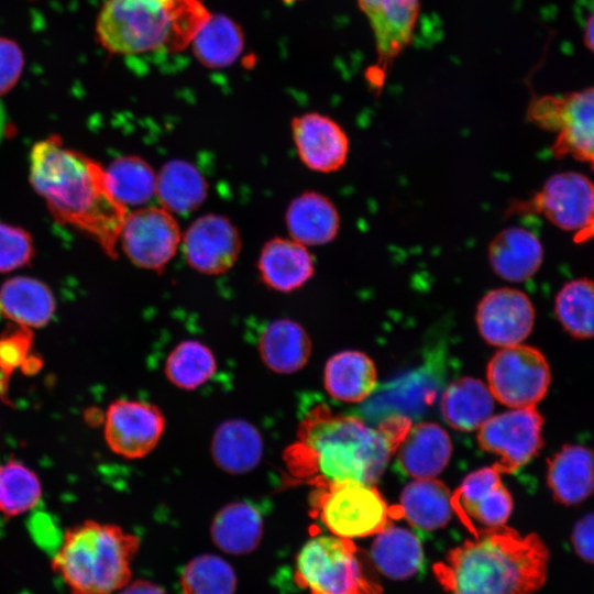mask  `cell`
I'll use <instances>...</instances> for the list:
<instances>
[{
	"mask_svg": "<svg viewBox=\"0 0 594 594\" xmlns=\"http://www.w3.org/2000/svg\"><path fill=\"white\" fill-rule=\"evenodd\" d=\"M410 426L406 416L393 415L373 427L317 404L301 418L284 462L295 483L314 487L345 481L374 485Z\"/></svg>",
	"mask_w": 594,
	"mask_h": 594,
	"instance_id": "cell-1",
	"label": "cell"
},
{
	"mask_svg": "<svg viewBox=\"0 0 594 594\" xmlns=\"http://www.w3.org/2000/svg\"><path fill=\"white\" fill-rule=\"evenodd\" d=\"M30 179L56 220L85 232L117 257L128 208L114 197L98 162L52 135L33 146Z\"/></svg>",
	"mask_w": 594,
	"mask_h": 594,
	"instance_id": "cell-2",
	"label": "cell"
},
{
	"mask_svg": "<svg viewBox=\"0 0 594 594\" xmlns=\"http://www.w3.org/2000/svg\"><path fill=\"white\" fill-rule=\"evenodd\" d=\"M473 535L435 565L447 594H534L544 584L549 551L540 537L505 525Z\"/></svg>",
	"mask_w": 594,
	"mask_h": 594,
	"instance_id": "cell-3",
	"label": "cell"
},
{
	"mask_svg": "<svg viewBox=\"0 0 594 594\" xmlns=\"http://www.w3.org/2000/svg\"><path fill=\"white\" fill-rule=\"evenodd\" d=\"M210 15L200 0H108L96 30L111 53H172L191 44Z\"/></svg>",
	"mask_w": 594,
	"mask_h": 594,
	"instance_id": "cell-4",
	"label": "cell"
},
{
	"mask_svg": "<svg viewBox=\"0 0 594 594\" xmlns=\"http://www.w3.org/2000/svg\"><path fill=\"white\" fill-rule=\"evenodd\" d=\"M139 548L121 527L86 520L65 531L52 568L72 594H112L129 584Z\"/></svg>",
	"mask_w": 594,
	"mask_h": 594,
	"instance_id": "cell-5",
	"label": "cell"
},
{
	"mask_svg": "<svg viewBox=\"0 0 594 594\" xmlns=\"http://www.w3.org/2000/svg\"><path fill=\"white\" fill-rule=\"evenodd\" d=\"M295 581L310 594H381L382 586L352 539L316 536L300 549Z\"/></svg>",
	"mask_w": 594,
	"mask_h": 594,
	"instance_id": "cell-6",
	"label": "cell"
},
{
	"mask_svg": "<svg viewBox=\"0 0 594 594\" xmlns=\"http://www.w3.org/2000/svg\"><path fill=\"white\" fill-rule=\"evenodd\" d=\"M309 503L312 516L332 535L348 539L376 535L395 516L374 485L354 481L314 487Z\"/></svg>",
	"mask_w": 594,
	"mask_h": 594,
	"instance_id": "cell-7",
	"label": "cell"
},
{
	"mask_svg": "<svg viewBox=\"0 0 594 594\" xmlns=\"http://www.w3.org/2000/svg\"><path fill=\"white\" fill-rule=\"evenodd\" d=\"M540 128L556 132L551 146L557 158L571 156L594 170V87L563 96H543L528 110Z\"/></svg>",
	"mask_w": 594,
	"mask_h": 594,
	"instance_id": "cell-8",
	"label": "cell"
},
{
	"mask_svg": "<svg viewBox=\"0 0 594 594\" xmlns=\"http://www.w3.org/2000/svg\"><path fill=\"white\" fill-rule=\"evenodd\" d=\"M486 375L493 397L510 408L535 407L546 396L551 381L544 355L520 343L498 350Z\"/></svg>",
	"mask_w": 594,
	"mask_h": 594,
	"instance_id": "cell-9",
	"label": "cell"
},
{
	"mask_svg": "<svg viewBox=\"0 0 594 594\" xmlns=\"http://www.w3.org/2000/svg\"><path fill=\"white\" fill-rule=\"evenodd\" d=\"M514 213H540L556 227L581 231L594 216V183L585 175L564 172L549 177L541 189L526 200L513 202Z\"/></svg>",
	"mask_w": 594,
	"mask_h": 594,
	"instance_id": "cell-10",
	"label": "cell"
},
{
	"mask_svg": "<svg viewBox=\"0 0 594 594\" xmlns=\"http://www.w3.org/2000/svg\"><path fill=\"white\" fill-rule=\"evenodd\" d=\"M543 418L536 407L513 408L491 416L480 428L482 450L498 458L493 464L501 474L514 473L542 447Z\"/></svg>",
	"mask_w": 594,
	"mask_h": 594,
	"instance_id": "cell-11",
	"label": "cell"
},
{
	"mask_svg": "<svg viewBox=\"0 0 594 594\" xmlns=\"http://www.w3.org/2000/svg\"><path fill=\"white\" fill-rule=\"evenodd\" d=\"M119 243L136 266L161 271L182 243L180 228L174 215L163 207H142L127 215Z\"/></svg>",
	"mask_w": 594,
	"mask_h": 594,
	"instance_id": "cell-12",
	"label": "cell"
},
{
	"mask_svg": "<svg viewBox=\"0 0 594 594\" xmlns=\"http://www.w3.org/2000/svg\"><path fill=\"white\" fill-rule=\"evenodd\" d=\"M164 429V415L153 404L118 399L106 411V442L114 453L127 459L148 454L157 446Z\"/></svg>",
	"mask_w": 594,
	"mask_h": 594,
	"instance_id": "cell-13",
	"label": "cell"
},
{
	"mask_svg": "<svg viewBox=\"0 0 594 594\" xmlns=\"http://www.w3.org/2000/svg\"><path fill=\"white\" fill-rule=\"evenodd\" d=\"M475 321L481 337L491 345L521 343L535 323V308L522 292L499 287L487 292L477 304Z\"/></svg>",
	"mask_w": 594,
	"mask_h": 594,
	"instance_id": "cell-14",
	"label": "cell"
},
{
	"mask_svg": "<svg viewBox=\"0 0 594 594\" xmlns=\"http://www.w3.org/2000/svg\"><path fill=\"white\" fill-rule=\"evenodd\" d=\"M182 243L187 263L207 275L228 272L242 248L237 227L224 216L216 213L196 219L186 230Z\"/></svg>",
	"mask_w": 594,
	"mask_h": 594,
	"instance_id": "cell-15",
	"label": "cell"
},
{
	"mask_svg": "<svg viewBox=\"0 0 594 594\" xmlns=\"http://www.w3.org/2000/svg\"><path fill=\"white\" fill-rule=\"evenodd\" d=\"M453 510L472 534L476 526L505 525L513 510V499L493 465L470 473L452 493Z\"/></svg>",
	"mask_w": 594,
	"mask_h": 594,
	"instance_id": "cell-16",
	"label": "cell"
},
{
	"mask_svg": "<svg viewBox=\"0 0 594 594\" xmlns=\"http://www.w3.org/2000/svg\"><path fill=\"white\" fill-rule=\"evenodd\" d=\"M292 135L300 161L318 173H333L346 162L350 143L333 119L318 112L295 117Z\"/></svg>",
	"mask_w": 594,
	"mask_h": 594,
	"instance_id": "cell-17",
	"label": "cell"
},
{
	"mask_svg": "<svg viewBox=\"0 0 594 594\" xmlns=\"http://www.w3.org/2000/svg\"><path fill=\"white\" fill-rule=\"evenodd\" d=\"M372 28L380 73L411 43L420 0H356Z\"/></svg>",
	"mask_w": 594,
	"mask_h": 594,
	"instance_id": "cell-18",
	"label": "cell"
},
{
	"mask_svg": "<svg viewBox=\"0 0 594 594\" xmlns=\"http://www.w3.org/2000/svg\"><path fill=\"white\" fill-rule=\"evenodd\" d=\"M487 257L498 277L521 283L531 278L540 268L543 248L539 238L530 230L508 227L491 240Z\"/></svg>",
	"mask_w": 594,
	"mask_h": 594,
	"instance_id": "cell-19",
	"label": "cell"
},
{
	"mask_svg": "<svg viewBox=\"0 0 594 594\" xmlns=\"http://www.w3.org/2000/svg\"><path fill=\"white\" fill-rule=\"evenodd\" d=\"M395 453L404 473L414 479H430L447 466L452 443L438 424L419 422L409 427Z\"/></svg>",
	"mask_w": 594,
	"mask_h": 594,
	"instance_id": "cell-20",
	"label": "cell"
},
{
	"mask_svg": "<svg viewBox=\"0 0 594 594\" xmlns=\"http://www.w3.org/2000/svg\"><path fill=\"white\" fill-rule=\"evenodd\" d=\"M257 270L268 288L289 293L312 277L315 264L306 245L292 238H274L263 245Z\"/></svg>",
	"mask_w": 594,
	"mask_h": 594,
	"instance_id": "cell-21",
	"label": "cell"
},
{
	"mask_svg": "<svg viewBox=\"0 0 594 594\" xmlns=\"http://www.w3.org/2000/svg\"><path fill=\"white\" fill-rule=\"evenodd\" d=\"M547 484L563 505L585 501L594 493V451L581 444L563 446L548 461Z\"/></svg>",
	"mask_w": 594,
	"mask_h": 594,
	"instance_id": "cell-22",
	"label": "cell"
},
{
	"mask_svg": "<svg viewBox=\"0 0 594 594\" xmlns=\"http://www.w3.org/2000/svg\"><path fill=\"white\" fill-rule=\"evenodd\" d=\"M289 237L306 245H323L336 239L340 230L337 207L327 196L306 191L294 198L286 210Z\"/></svg>",
	"mask_w": 594,
	"mask_h": 594,
	"instance_id": "cell-23",
	"label": "cell"
},
{
	"mask_svg": "<svg viewBox=\"0 0 594 594\" xmlns=\"http://www.w3.org/2000/svg\"><path fill=\"white\" fill-rule=\"evenodd\" d=\"M264 364L280 374L301 370L311 353V341L306 330L290 319H277L267 324L258 340Z\"/></svg>",
	"mask_w": 594,
	"mask_h": 594,
	"instance_id": "cell-24",
	"label": "cell"
},
{
	"mask_svg": "<svg viewBox=\"0 0 594 594\" xmlns=\"http://www.w3.org/2000/svg\"><path fill=\"white\" fill-rule=\"evenodd\" d=\"M398 509L413 527L437 530L444 527L452 517V493L433 477L415 479L403 490Z\"/></svg>",
	"mask_w": 594,
	"mask_h": 594,
	"instance_id": "cell-25",
	"label": "cell"
},
{
	"mask_svg": "<svg viewBox=\"0 0 594 594\" xmlns=\"http://www.w3.org/2000/svg\"><path fill=\"white\" fill-rule=\"evenodd\" d=\"M55 311L50 288L30 277H13L0 288V312L18 326L41 328Z\"/></svg>",
	"mask_w": 594,
	"mask_h": 594,
	"instance_id": "cell-26",
	"label": "cell"
},
{
	"mask_svg": "<svg viewBox=\"0 0 594 594\" xmlns=\"http://www.w3.org/2000/svg\"><path fill=\"white\" fill-rule=\"evenodd\" d=\"M440 408L444 420L453 429L473 431L492 416L494 397L482 381L462 377L444 389Z\"/></svg>",
	"mask_w": 594,
	"mask_h": 594,
	"instance_id": "cell-27",
	"label": "cell"
},
{
	"mask_svg": "<svg viewBox=\"0 0 594 594\" xmlns=\"http://www.w3.org/2000/svg\"><path fill=\"white\" fill-rule=\"evenodd\" d=\"M377 374L373 361L359 351H342L332 355L324 366V388L333 398L360 403L376 386Z\"/></svg>",
	"mask_w": 594,
	"mask_h": 594,
	"instance_id": "cell-28",
	"label": "cell"
},
{
	"mask_svg": "<svg viewBox=\"0 0 594 594\" xmlns=\"http://www.w3.org/2000/svg\"><path fill=\"white\" fill-rule=\"evenodd\" d=\"M211 453L219 468L231 474H242L254 469L261 461L263 440L250 422L229 420L216 430Z\"/></svg>",
	"mask_w": 594,
	"mask_h": 594,
	"instance_id": "cell-29",
	"label": "cell"
},
{
	"mask_svg": "<svg viewBox=\"0 0 594 594\" xmlns=\"http://www.w3.org/2000/svg\"><path fill=\"white\" fill-rule=\"evenodd\" d=\"M371 560L392 580H407L420 569L424 552L420 540L408 529L388 525L375 535Z\"/></svg>",
	"mask_w": 594,
	"mask_h": 594,
	"instance_id": "cell-30",
	"label": "cell"
},
{
	"mask_svg": "<svg viewBox=\"0 0 594 594\" xmlns=\"http://www.w3.org/2000/svg\"><path fill=\"white\" fill-rule=\"evenodd\" d=\"M208 183L196 166L184 160H170L156 177V196L161 207L169 212L186 215L206 199Z\"/></svg>",
	"mask_w": 594,
	"mask_h": 594,
	"instance_id": "cell-31",
	"label": "cell"
},
{
	"mask_svg": "<svg viewBox=\"0 0 594 594\" xmlns=\"http://www.w3.org/2000/svg\"><path fill=\"white\" fill-rule=\"evenodd\" d=\"M263 517L246 502H234L222 507L211 524L212 541L230 554L253 551L263 536Z\"/></svg>",
	"mask_w": 594,
	"mask_h": 594,
	"instance_id": "cell-32",
	"label": "cell"
},
{
	"mask_svg": "<svg viewBox=\"0 0 594 594\" xmlns=\"http://www.w3.org/2000/svg\"><path fill=\"white\" fill-rule=\"evenodd\" d=\"M194 54L212 68L231 65L241 54L244 40L241 29L228 16L210 15L193 42Z\"/></svg>",
	"mask_w": 594,
	"mask_h": 594,
	"instance_id": "cell-33",
	"label": "cell"
},
{
	"mask_svg": "<svg viewBox=\"0 0 594 594\" xmlns=\"http://www.w3.org/2000/svg\"><path fill=\"white\" fill-rule=\"evenodd\" d=\"M106 173L114 197L127 208L143 206L156 195L157 174L142 157H119L109 165Z\"/></svg>",
	"mask_w": 594,
	"mask_h": 594,
	"instance_id": "cell-34",
	"label": "cell"
},
{
	"mask_svg": "<svg viewBox=\"0 0 594 594\" xmlns=\"http://www.w3.org/2000/svg\"><path fill=\"white\" fill-rule=\"evenodd\" d=\"M554 312L572 337L594 338V280L578 278L564 284L556 296Z\"/></svg>",
	"mask_w": 594,
	"mask_h": 594,
	"instance_id": "cell-35",
	"label": "cell"
},
{
	"mask_svg": "<svg viewBox=\"0 0 594 594\" xmlns=\"http://www.w3.org/2000/svg\"><path fill=\"white\" fill-rule=\"evenodd\" d=\"M217 363L211 350L196 340L176 345L166 359L168 381L183 389H195L212 377Z\"/></svg>",
	"mask_w": 594,
	"mask_h": 594,
	"instance_id": "cell-36",
	"label": "cell"
},
{
	"mask_svg": "<svg viewBox=\"0 0 594 594\" xmlns=\"http://www.w3.org/2000/svg\"><path fill=\"white\" fill-rule=\"evenodd\" d=\"M42 497L36 473L16 460L0 465V513L19 516L32 509Z\"/></svg>",
	"mask_w": 594,
	"mask_h": 594,
	"instance_id": "cell-37",
	"label": "cell"
},
{
	"mask_svg": "<svg viewBox=\"0 0 594 594\" xmlns=\"http://www.w3.org/2000/svg\"><path fill=\"white\" fill-rule=\"evenodd\" d=\"M180 584L184 594H234L237 576L222 558L200 554L186 564Z\"/></svg>",
	"mask_w": 594,
	"mask_h": 594,
	"instance_id": "cell-38",
	"label": "cell"
},
{
	"mask_svg": "<svg viewBox=\"0 0 594 594\" xmlns=\"http://www.w3.org/2000/svg\"><path fill=\"white\" fill-rule=\"evenodd\" d=\"M34 254L31 235L23 229L0 222V272L28 264Z\"/></svg>",
	"mask_w": 594,
	"mask_h": 594,
	"instance_id": "cell-39",
	"label": "cell"
},
{
	"mask_svg": "<svg viewBox=\"0 0 594 594\" xmlns=\"http://www.w3.org/2000/svg\"><path fill=\"white\" fill-rule=\"evenodd\" d=\"M24 58L19 45L0 36V96L7 94L18 82Z\"/></svg>",
	"mask_w": 594,
	"mask_h": 594,
	"instance_id": "cell-40",
	"label": "cell"
},
{
	"mask_svg": "<svg viewBox=\"0 0 594 594\" xmlns=\"http://www.w3.org/2000/svg\"><path fill=\"white\" fill-rule=\"evenodd\" d=\"M571 542L583 561L594 564V512L582 516L575 522Z\"/></svg>",
	"mask_w": 594,
	"mask_h": 594,
	"instance_id": "cell-41",
	"label": "cell"
},
{
	"mask_svg": "<svg viewBox=\"0 0 594 594\" xmlns=\"http://www.w3.org/2000/svg\"><path fill=\"white\" fill-rule=\"evenodd\" d=\"M119 594H166L158 585L139 580L131 584H127Z\"/></svg>",
	"mask_w": 594,
	"mask_h": 594,
	"instance_id": "cell-42",
	"label": "cell"
},
{
	"mask_svg": "<svg viewBox=\"0 0 594 594\" xmlns=\"http://www.w3.org/2000/svg\"><path fill=\"white\" fill-rule=\"evenodd\" d=\"M584 43L586 47L594 53V13L590 16L586 22L584 30Z\"/></svg>",
	"mask_w": 594,
	"mask_h": 594,
	"instance_id": "cell-43",
	"label": "cell"
},
{
	"mask_svg": "<svg viewBox=\"0 0 594 594\" xmlns=\"http://www.w3.org/2000/svg\"><path fill=\"white\" fill-rule=\"evenodd\" d=\"M594 238V216L590 224L574 235V242L582 243Z\"/></svg>",
	"mask_w": 594,
	"mask_h": 594,
	"instance_id": "cell-44",
	"label": "cell"
},
{
	"mask_svg": "<svg viewBox=\"0 0 594 594\" xmlns=\"http://www.w3.org/2000/svg\"><path fill=\"white\" fill-rule=\"evenodd\" d=\"M3 125H4V111H3V107H2V105L0 102V136L2 134Z\"/></svg>",
	"mask_w": 594,
	"mask_h": 594,
	"instance_id": "cell-45",
	"label": "cell"
}]
</instances>
